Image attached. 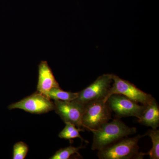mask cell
Listing matches in <instances>:
<instances>
[{"label": "cell", "instance_id": "cell-1", "mask_svg": "<svg viewBox=\"0 0 159 159\" xmlns=\"http://www.w3.org/2000/svg\"><path fill=\"white\" fill-rule=\"evenodd\" d=\"M93 133V142L92 149L101 150L107 146L137 133V128L126 125L119 119L103 123Z\"/></svg>", "mask_w": 159, "mask_h": 159}, {"label": "cell", "instance_id": "cell-2", "mask_svg": "<svg viewBox=\"0 0 159 159\" xmlns=\"http://www.w3.org/2000/svg\"><path fill=\"white\" fill-rule=\"evenodd\" d=\"M143 136L123 138L98 151L100 159H142L144 153L139 152L138 143Z\"/></svg>", "mask_w": 159, "mask_h": 159}, {"label": "cell", "instance_id": "cell-3", "mask_svg": "<svg viewBox=\"0 0 159 159\" xmlns=\"http://www.w3.org/2000/svg\"><path fill=\"white\" fill-rule=\"evenodd\" d=\"M112 113L103 99L88 102L85 104L82 117L83 128L90 131L97 129L103 123L109 122Z\"/></svg>", "mask_w": 159, "mask_h": 159}, {"label": "cell", "instance_id": "cell-4", "mask_svg": "<svg viewBox=\"0 0 159 159\" xmlns=\"http://www.w3.org/2000/svg\"><path fill=\"white\" fill-rule=\"evenodd\" d=\"M112 79L113 84L104 99L105 102L111 95L116 94H121L144 105H147L154 98L150 94L138 89L133 84L122 79L117 75L113 74Z\"/></svg>", "mask_w": 159, "mask_h": 159}, {"label": "cell", "instance_id": "cell-5", "mask_svg": "<svg viewBox=\"0 0 159 159\" xmlns=\"http://www.w3.org/2000/svg\"><path fill=\"white\" fill-rule=\"evenodd\" d=\"M106 102L117 119L132 116L139 119L146 107V105L139 104L121 94L111 95Z\"/></svg>", "mask_w": 159, "mask_h": 159}, {"label": "cell", "instance_id": "cell-6", "mask_svg": "<svg viewBox=\"0 0 159 159\" xmlns=\"http://www.w3.org/2000/svg\"><path fill=\"white\" fill-rule=\"evenodd\" d=\"M113 74H104L82 91L78 92L77 100L85 105L92 100L105 99L113 82Z\"/></svg>", "mask_w": 159, "mask_h": 159}, {"label": "cell", "instance_id": "cell-7", "mask_svg": "<svg viewBox=\"0 0 159 159\" xmlns=\"http://www.w3.org/2000/svg\"><path fill=\"white\" fill-rule=\"evenodd\" d=\"M9 109H20L31 114L46 113L54 110V103L45 95L36 92L19 102L10 104Z\"/></svg>", "mask_w": 159, "mask_h": 159}, {"label": "cell", "instance_id": "cell-8", "mask_svg": "<svg viewBox=\"0 0 159 159\" xmlns=\"http://www.w3.org/2000/svg\"><path fill=\"white\" fill-rule=\"evenodd\" d=\"M54 110L65 123L70 122L77 128L84 129L82 117L85 105L76 100H54Z\"/></svg>", "mask_w": 159, "mask_h": 159}, {"label": "cell", "instance_id": "cell-9", "mask_svg": "<svg viewBox=\"0 0 159 159\" xmlns=\"http://www.w3.org/2000/svg\"><path fill=\"white\" fill-rule=\"evenodd\" d=\"M60 87L48 61H42L39 65L38 82L37 92L46 96L54 88Z\"/></svg>", "mask_w": 159, "mask_h": 159}, {"label": "cell", "instance_id": "cell-10", "mask_svg": "<svg viewBox=\"0 0 159 159\" xmlns=\"http://www.w3.org/2000/svg\"><path fill=\"white\" fill-rule=\"evenodd\" d=\"M138 122L142 125L157 129L159 126V107L157 100L154 98L147 105Z\"/></svg>", "mask_w": 159, "mask_h": 159}, {"label": "cell", "instance_id": "cell-11", "mask_svg": "<svg viewBox=\"0 0 159 159\" xmlns=\"http://www.w3.org/2000/svg\"><path fill=\"white\" fill-rule=\"evenodd\" d=\"M45 96L54 100L70 101L77 99L78 93L66 92L61 89L60 87L54 88L49 91Z\"/></svg>", "mask_w": 159, "mask_h": 159}, {"label": "cell", "instance_id": "cell-12", "mask_svg": "<svg viewBox=\"0 0 159 159\" xmlns=\"http://www.w3.org/2000/svg\"><path fill=\"white\" fill-rule=\"evenodd\" d=\"M148 136L152 141V148L145 155H148L151 159H159V130L157 129L149 130L144 136Z\"/></svg>", "mask_w": 159, "mask_h": 159}, {"label": "cell", "instance_id": "cell-13", "mask_svg": "<svg viewBox=\"0 0 159 159\" xmlns=\"http://www.w3.org/2000/svg\"><path fill=\"white\" fill-rule=\"evenodd\" d=\"M65 124V127L58 134L59 138L69 140L75 138H80L81 141H84L80 134V132L84 131V129L77 128L70 122H66Z\"/></svg>", "mask_w": 159, "mask_h": 159}, {"label": "cell", "instance_id": "cell-14", "mask_svg": "<svg viewBox=\"0 0 159 159\" xmlns=\"http://www.w3.org/2000/svg\"><path fill=\"white\" fill-rule=\"evenodd\" d=\"M85 146H80L76 147L73 146H69L66 148H61L57 151L53 156L50 159H68L72 155L78 153L80 149L85 148Z\"/></svg>", "mask_w": 159, "mask_h": 159}, {"label": "cell", "instance_id": "cell-15", "mask_svg": "<svg viewBox=\"0 0 159 159\" xmlns=\"http://www.w3.org/2000/svg\"><path fill=\"white\" fill-rule=\"evenodd\" d=\"M29 146L25 142H20L13 146V159H24L29 151Z\"/></svg>", "mask_w": 159, "mask_h": 159}]
</instances>
